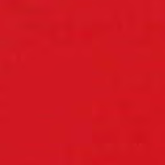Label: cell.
Masks as SVG:
<instances>
[{
    "label": "cell",
    "mask_w": 165,
    "mask_h": 165,
    "mask_svg": "<svg viewBox=\"0 0 165 165\" xmlns=\"http://www.w3.org/2000/svg\"><path fill=\"white\" fill-rule=\"evenodd\" d=\"M9 87H7L4 84H0V91H8Z\"/></svg>",
    "instance_id": "obj_2"
},
{
    "label": "cell",
    "mask_w": 165,
    "mask_h": 165,
    "mask_svg": "<svg viewBox=\"0 0 165 165\" xmlns=\"http://www.w3.org/2000/svg\"><path fill=\"white\" fill-rule=\"evenodd\" d=\"M21 2V0H3V4L6 7H13Z\"/></svg>",
    "instance_id": "obj_1"
}]
</instances>
